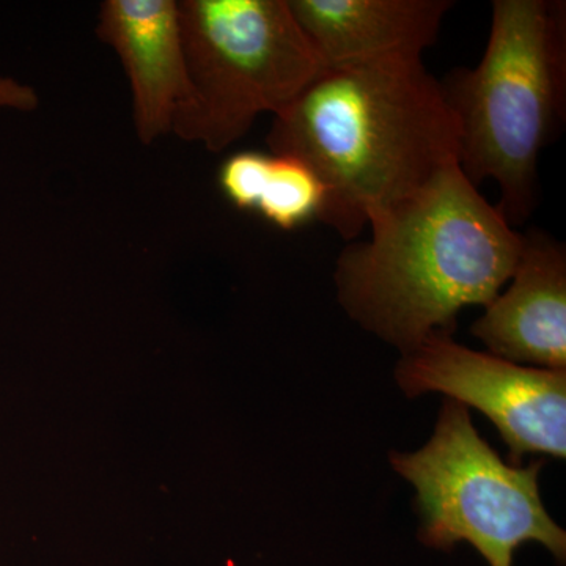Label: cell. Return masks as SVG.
<instances>
[{"instance_id": "cell-1", "label": "cell", "mask_w": 566, "mask_h": 566, "mask_svg": "<svg viewBox=\"0 0 566 566\" xmlns=\"http://www.w3.org/2000/svg\"><path fill=\"white\" fill-rule=\"evenodd\" d=\"M266 142L314 170L324 189L318 221L345 241L460 158L441 84L422 61L401 59L324 70L275 115Z\"/></svg>"}, {"instance_id": "cell-2", "label": "cell", "mask_w": 566, "mask_h": 566, "mask_svg": "<svg viewBox=\"0 0 566 566\" xmlns=\"http://www.w3.org/2000/svg\"><path fill=\"white\" fill-rule=\"evenodd\" d=\"M370 240L335 264L338 301L368 333L406 354L453 334L468 305L488 307L523 248L497 207L453 164L422 191L368 219Z\"/></svg>"}, {"instance_id": "cell-3", "label": "cell", "mask_w": 566, "mask_h": 566, "mask_svg": "<svg viewBox=\"0 0 566 566\" xmlns=\"http://www.w3.org/2000/svg\"><path fill=\"white\" fill-rule=\"evenodd\" d=\"M482 61L439 81L460 132V164L479 186L493 180L510 226L538 203V161L566 112V3L494 0Z\"/></svg>"}, {"instance_id": "cell-4", "label": "cell", "mask_w": 566, "mask_h": 566, "mask_svg": "<svg viewBox=\"0 0 566 566\" xmlns=\"http://www.w3.org/2000/svg\"><path fill=\"white\" fill-rule=\"evenodd\" d=\"M189 98L172 133L219 153L243 139L259 115L292 106L323 73L289 0L178 2Z\"/></svg>"}, {"instance_id": "cell-5", "label": "cell", "mask_w": 566, "mask_h": 566, "mask_svg": "<svg viewBox=\"0 0 566 566\" xmlns=\"http://www.w3.org/2000/svg\"><path fill=\"white\" fill-rule=\"evenodd\" d=\"M397 474L416 488L419 539L452 551L469 543L490 566H513L534 542L565 564L566 534L539 495L543 461L505 463L472 424L469 408L447 398L434 434L412 453H390Z\"/></svg>"}, {"instance_id": "cell-6", "label": "cell", "mask_w": 566, "mask_h": 566, "mask_svg": "<svg viewBox=\"0 0 566 566\" xmlns=\"http://www.w3.org/2000/svg\"><path fill=\"white\" fill-rule=\"evenodd\" d=\"M395 379L406 397L441 392L485 415L510 449V464L521 465L527 453L566 457V370L509 363L439 333L401 354Z\"/></svg>"}, {"instance_id": "cell-7", "label": "cell", "mask_w": 566, "mask_h": 566, "mask_svg": "<svg viewBox=\"0 0 566 566\" xmlns=\"http://www.w3.org/2000/svg\"><path fill=\"white\" fill-rule=\"evenodd\" d=\"M96 33L120 59L133 95V118L144 145L172 134L189 98L180 7L175 0H106Z\"/></svg>"}, {"instance_id": "cell-8", "label": "cell", "mask_w": 566, "mask_h": 566, "mask_svg": "<svg viewBox=\"0 0 566 566\" xmlns=\"http://www.w3.org/2000/svg\"><path fill=\"white\" fill-rule=\"evenodd\" d=\"M510 286L471 327L491 354L545 370H566V251L549 234H523Z\"/></svg>"}, {"instance_id": "cell-9", "label": "cell", "mask_w": 566, "mask_h": 566, "mask_svg": "<svg viewBox=\"0 0 566 566\" xmlns=\"http://www.w3.org/2000/svg\"><path fill=\"white\" fill-rule=\"evenodd\" d=\"M324 69L379 61H422L450 0H289Z\"/></svg>"}, {"instance_id": "cell-10", "label": "cell", "mask_w": 566, "mask_h": 566, "mask_svg": "<svg viewBox=\"0 0 566 566\" xmlns=\"http://www.w3.org/2000/svg\"><path fill=\"white\" fill-rule=\"evenodd\" d=\"M219 189L234 208L292 232L318 221L324 189L307 164L289 155L238 151L219 167Z\"/></svg>"}, {"instance_id": "cell-11", "label": "cell", "mask_w": 566, "mask_h": 566, "mask_svg": "<svg viewBox=\"0 0 566 566\" xmlns=\"http://www.w3.org/2000/svg\"><path fill=\"white\" fill-rule=\"evenodd\" d=\"M39 107V95L31 85L0 76V109L29 112Z\"/></svg>"}]
</instances>
